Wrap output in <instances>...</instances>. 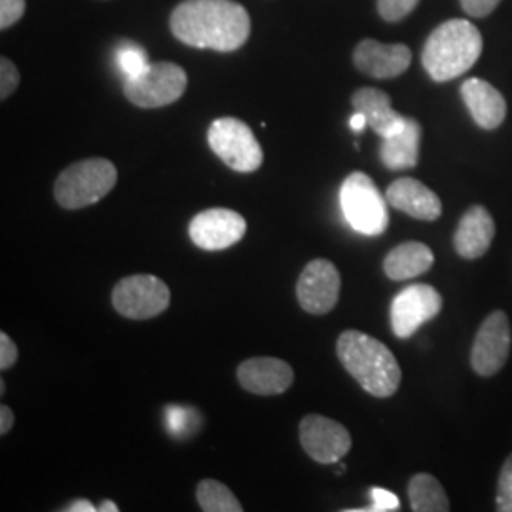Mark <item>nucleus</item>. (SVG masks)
<instances>
[{
    "instance_id": "1",
    "label": "nucleus",
    "mask_w": 512,
    "mask_h": 512,
    "mask_svg": "<svg viewBox=\"0 0 512 512\" xmlns=\"http://www.w3.org/2000/svg\"><path fill=\"white\" fill-rule=\"evenodd\" d=\"M169 27L186 46L236 52L251 37V16L236 0H183Z\"/></svg>"
},
{
    "instance_id": "2",
    "label": "nucleus",
    "mask_w": 512,
    "mask_h": 512,
    "mask_svg": "<svg viewBox=\"0 0 512 512\" xmlns=\"http://www.w3.org/2000/svg\"><path fill=\"white\" fill-rule=\"evenodd\" d=\"M336 353L353 380L372 397L387 399L397 393L403 372L391 349L359 330L340 334Z\"/></svg>"
},
{
    "instance_id": "3",
    "label": "nucleus",
    "mask_w": 512,
    "mask_h": 512,
    "mask_svg": "<svg viewBox=\"0 0 512 512\" xmlns=\"http://www.w3.org/2000/svg\"><path fill=\"white\" fill-rule=\"evenodd\" d=\"M482 54V35L471 21L450 19L439 25L423 46L421 63L435 82L467 73Z\"/></svg>"
},
{
    "instance_id": "4",
    "label": "nucleus",
    "mask_w": 512,
    "mask_h": 512,
    "mask_svg": "<svg viewBox=\"0 0 512 512\" xmlns=\"http://www.w3.org/2000/svg\"><path fill=\"white\" fill-rule=\"evenodd\" d=\"M118 181L116 165L105 158H90L69 165L55 181L54 194L63 209H82L101 202Z\"/></svg>"
},
{
    "instance_id": "5",
    "label": "nucleus",
    "mask_w": 512,
    "mask_h": 512,
    "mask_svg": "<svg viewBox=\"0 0 512 512\" xmlns=\"http://www.w3.org/2000/svg\"><path fill=\"white\" fill-rule=\"evenodd\" d=\"M340 207L349 226L365 236H380L389 226L387 200L376 183L361 171L351 173L340 188Z\"/></svg>"
},
{
    "instance_id": "6",
    "label": "nucleus",
    "mask_w": 512,
    "mask_h": 512,
    "mask_svg": "<svg viewBox=\"0 0 512 512\" xmlns=\"http://www.w3.org/2000/svg\"><path fill=\"white\" fill-rule=\"evenodd\" d=\"M186 86L188 76L183 67L160 61L150 63L147 71L137 78H128L124 82V95L139 109H162L179 101L186 92Z\"/></svg>"
},
{
    "instance_id": "7",
    "label": "nucleus",
    "mask_w": 512,
    "mask_h": 512,
    "mask_svg": "<svg viewBox=\"0 0 512 512\" xmlns=\"http://www.w3.org/2000/svg\"><path fill=\"white\" fill-rule=\"evenodd\" d=\"M207 141L220 160L238 173H253L264 162L253 129L239 118L215 120L207 131Z\"/></svg>"
},
{
    "instance_id": "8",
    "label": "nucleus",
    "mask_w": 512,
    "mask_h": 512,
    "mask_svg": "<svg viewBox=\"0 0 512 512\" xmlns=\"http://www.w3.org/2000/svg\"><path fill=\"white\" fill-rule=\"evenodd\" d=\"M169 302V287L156 275H129L120 279L112 291L114 310L133 321L158 317L169 308Z\"/></svg>"
},
{
    "instance_id": "9",
    "label": "nucleus",
    "mask_w": 512,
    "mask_h": 512,
    "mask_svg": "<svg viewBox=\"0 0 512 512\" xmlns=\"http://www.w3.org/2000/svg\"><path fill=\"white\" fill-rule=\"evenodd\" d=\"M511 323L505 311H492L476 332L471 365L478 376L490 378L507 365L511 355Z\"/></svg>"
},
{
    "instance_id": "10",
    "label": "nucleus",
    "mask_w": 512,
    "mask_h": 512,
    "mask_svg": "<svg viewBox=\"0 0 512 512\" xmlns=\"http://www.w3.org/2000/svg\"><path fill=\"white\" fill-rule=\"evenodd\" d=\"M342 289L338 268L327 258H315L302 270L296 283V296L302 310L325 315L336 308Z\"/></svg>"
},
{
    "instance_id": "11",
    "label": "nucleus",
    "mask_w": 512,
    "mask_h": 512,
    "mask_svg": "<svg viewBox=\"0 0 512 512\" xmlns=\"http://www.w3.org/2000/svg\"><path fill=\"white\" fill-rule=\"evenodd\" d=\"M442 310V296L431 285H410L391 302V329L397 338H410L421 325L435 319Z\"/></svg>"
},
{
    "instance_id": "12",
    "label": "nucleus",
    "mask_w": 512,
    "mask_h": 512,
    "mask_svg": "<svg viewBox=\"0 0 512 512\" xmlns=\"http://www.w3.org/2000/svg\"><path fill=\"white\" fill-rule=\"evenodd\" d=\"M300 444L313 461L338 463L351 450V435L338 421L321 414H308L300 421Z\"/></svg>"
},
{
    "instance_id": "13",
    "label": "nucleus",
    "mask_w": 512,
    "mask_h": 512,
    "mask_svg": "<svg viewBox=\"0 0 512 512\" xmlns=\"http://www.w3.org/2000/svg\"><path fill=\"white\" fill-rule=\"evenodd\" d=\"M247 232L245 219L232 209H207L198 213L190 226V239L203 251H224L236 245Z\"/></svg>"
},
{
    "instance_id": "14",
    "label": "nucleus",
    "mask_w": 512,
    "mask_h": 512,
    "mask_svg": "<svg viewBox=\"0 0 512 512\" xmlns=\"http://www.w3.org/2000/svg\"><path fill=\"white\" fill-rule=\"evenodd\" d=\"M353 63L366 76L389 80L408 71L412 63V52L404 44H382L378 40L366 38L355 46Z\"/></svg>"
},
{
    "instance_id": "15",
    "label": "nucleus",
    "mask_w": 512,
    "mask_h": 512,
    "mask_svg": "<svg viewBox=\"0 0 512 512\" xmlns=\"http://www.w3.org/2000/svg\"><path fill=\"white\" fill-rule=\"evenodd\" d=\"M238 382L253 395H281L293 385V366L275 357H253L238 366Z\"/></svg>"
},
{
    "instance_id": "16",
    "label": "nucleus",
    "mask_w": 512,
    "mask_h": 512,
    "mask_svg": "<svg viewBox=\"0 0 512 512\" xmlns=\"http://www.w3.org/2000/svg\"><path fill=\"white\" fill-rule=\"evenodd\" d=\"M385 200L403 211L408 217L418 220H437L442 215V202L439 196L421 181L403 177L387 186Z\"/></svg>"
},
{
    "instance_id": "17",
    "label": "nucleus",
    "mask_w": 512,
    "mask_h": 512,
    "mask_svg": "<svg viewBox=\"0 0 512 512\" xmlns=\"http://www.w3.org/2000/svg\"><path fill=\"white\" fill-rule=\"evenodd\" d=\"M461 97L478 128L490 131L505 122L507 101L490 82L480 78L465 80L461 86Z\"/></svg>"
},
{
    "instance_id": "18",
    "label": "nucleus",
    "mask_w": 512,
    "mask_h": 512,
    "mask_svg": "<svg viewBox=\"0 0 512 512\" xmlns=\"http://www.w3.org/2000/svg\"><path fill=\"white\" fill-rule=\"evenodd\" d=\"M351 105L355 112L365 116L368 128H372L382 139L401 133L406 126L403 114L391 107V97L378 88L357 90L351 97Z\"/></svg>"
},
{
    "instance_id": "19",
    "label": "nucleus",
    "mask_w": 512,
    "mask_h": 512,
    "mask_svg": "<svg viewBox=\"0 0 512 512\" xmlns=\"http://www.w3.org/2000/svg\"><path fill=\"white\" fill-rule=\"evenodd\" d=\"M495 238V222L486 207L473 205L461 220L454 236V247L461 258L476 260L486 255Z\"/></svg>"
},
{
    "instance_id": "20",
    "label": "nucleus",
    "mask_w": 512,
    "mask_h": 512,
    "mask_svg": "<svg viewBox=\"0 0 512 512\" xmlns=\"http://www.w3.org/2000/svg\"><path fill=\"white\" fill-rule=\"evenodd\" d=\"M435 255L420 241H406L391 249L384 260V272L393 281H406L433 268Z\"/></svg>"
},
{
    "instance_id": "21",
    "label": "nucleus",
    "mask_w": 512,
    "mask_h": 512,
    "mask_svg": "<svg viewBox=\"0 0 512 512\" xmlns=\"http://www.w3.org/2000/svg\"><path fill=\"white\" fill-rule=\"evenodd\" d=\"M421 126L414 118H406V126L401 133L385 137L380 145V160L391 169H412L420 162Z\"/></svg>"
},
{
    "instance_id": "22",
    "label": "nucleus",
    "mask_w": 512,
    "mask_h": 512,
    "mask_svg": "<svg viewBox=\"0 0 512 512\" xmlns=\"http://www.w3.org/2000/svg\"><path fill=\"white\" fill-rule=\"evenodd\" d=\"M408 499L414 512H448L450 499L439 480L429 473L414 475L408 482Z\"/></svg>"
},
{
    "instance_id": "23",
    "label": "nucleus",
    "mask_w": 512,
    "mask_h": 512,
    "mask_svg": "<svg viewBox=\"0 0 512 512\" xmlns=\"http://www.w3.org/2000/svg\"><path fill=\"white\" fill-rule=\"evenodd\" d=\"M196 499L205 512H241L238 497L219 480L205 478L196 488Z\"/></svg>"
},
{
    "instance_id": "24",
    "label": "nucleus",
    "mask_w": 512,
    "mask_h": 512,
    "mask_svg": "<svg viewBox=\"0 0 512 512\" xmlns=\"http://www.w3.org/2000/svg\"><path fill=\"white\" fill-rule=\"evenodd\" d=\"M116 65H118V69L122 73L126 74V80L128 78H137L139 74L145 73L148 67H150L147 50L141 48L135 42L122 44L116 50Z\"/></svg>"
},
{
    "instance_id": "25",
    "label": "nucleus",
    "mask_w": 512,
    "mask_h": 512,
    "mask_svg": "<svg viewBox=\"0 0 512 512\" xmlns=\"http://www.w3.org/2000/svg\"><path fill=\"white\" fill-rule=\"evenodd\" d=\"M495 509L499 512H512V454L505 459L499 473Z\"/></svg>"
},
{
    "instance_id": "26",
    "label": "nucleus",
    "mask_w": 512,
    "mask_h": 512,
    "mask_svg": "<svg viewBox=\"0 0 512 512\" xmlns=\"http://www.w3.org/2000/svg\"><path fill=\"white\" fill-rule=\"evenodd\" d=\"M418 4L420 0H378L376 8L382 19L389 23H397L406 16H410Z\"/></svg>"
},
{
    "instance_id": "27",
    "label": "nucleus",
    "mask_w": 512,
    "mask_h": 512,
    "mask_svg": "<svg viewBox=\"0 0 512 512\" xmlns=\"http://www.w3.org/2000/svg\"><path fill=\"white\" fill-rule=\"evenodd\" d=\"M21 76H19L18 67L8 59H0V99L6 101L12 93L18 90Z\"/></svg>"
},
{
    "instance_id": "28",
    "label": "nucleus",
    "mask_w": 512,
    "mask_h": 512,
    "mask_svg": "<svg viewBox=\"0 0 512 512\" xmlns=\"http://www.w3.org/2000/svg\"><path fill=\"white\" fill-rule=\"evenodd\" d=\"M25 0H0V29L6 31L16 25L25 14Z\"/></svg>"
},
{
    "instance_id": "29",
    "label": "nucleus",
    "mask_w": 512,
    "mask_h": 512,
    "mask_svg": "<svg viewBox=\"0 0 512 512\" xmlns=\"http://www.w3.org/2000/svg\"><path fill=\"white\" fill-rule=\"evenodd\" d=\"M372 495V507H368V512H391L399 511L401 509V501L399 497L391 492H387L384 488H372L370 490Z\"/></svg>"
},
{
    "instance_id": "30",
    "label": "nucleus",
    "mask_w": 512,
    "mask_h": 512,
    "mask_svg": "<svg viewBox=\"0 0 512 512\" xmlns=\"http://www.w3.org/2000/svg\"><path fill=\"white\" fill-rule=\"evenodd\" d=\"M461 8L467 16L473 18H488L495 8L499 6L501 0H459Z\"/></svg>"
},
{
    "instance_id": "31",
    "label": "nucleus",
    "mask_w": 512,
    "mask_h": 512,
    "mask_svg": "<svg viewBox=\"0 0 512 512\" xmlns=\"http://www.w3.org/2000/svg\"><path fill=\"white\" fill-rule=\"evenodd\" d=\"M18 346L6 332H0V370H8L18 363Z\"/></svg>"
},
{
    "instance_id": "32",
    "label": "nucleus",
    "mask_w": 512,
    "mask_h": 512,
    "mask_svg": "<svg viewBox=\"0 0 512 512\" xmlns=\"http://www.w3.org/2000/svg\"><path fill=\"white\" fill-rule=\"evenodd\" d=\"M14 427V412L10 406H0V435H8Z\"/></svg>"
},
{
    "instance_id": "33",
    "label": "nucleus",
    "mask_w": 512,
    "mask_h": 512,
    "mask_svg": "<svg viewBox=\"0 0 512 512\" xmlns=\"http://www.w3.org/2000/svg\"><path fill=\"white\" fill-rule=\"evenodd\" d=\"M188 418V412H184L181 408H173V412L169 414V427L173 429V433H179V431H186L184 429V420Z\"/></svg>"
},
{
    "instance_id": "34",
    "label": "nucleus",
    "mask_w": 512,
    "mask_h": 512,
    "mask_svg": "<svg viewBox=\"0 0 512 512\" xmlns=\"http://www.w3.org/2000/svg\"><path fill=\"white\" fill-rule=\"evenodd\" d=\"M63 511L67 512H97L99 509L93 505L92 501H88V499H76V501H71Z\"/></svg>"
},
{
    "instance_id": "35",
    "label": "nucleus",
    "mask_w": 512,
    "mask_h": 512,
    "mask_svg": "<svg viewBox=\"0 0 512 512\" xmlns=\"http://www.w3.org/2000/svg\"><path fill=\"white\" fill-rule=\"evenodd\" d=\"M349 126H351L353 131L361 133V131H363V129H365L368 124H366V118L363 116V114H361V112H355V114L351 116V120H349Z\"/></svg>"
},
{
    "instance_id": "36",
    "label": "nucleus",
    "mask_w": 512,
    "mask_h": 512,
    "mask_svg": "<svg viewBox=\"0 0 512 512\" xmlns=\"http://www.w3.org/2000/svg\"><path fill=\"white\" fill-rule=\"evenodd\" d=\"M97 509H99V512H118V505L114 501L105 499V501H101V505Z\"/></svg>"
},
{
    "instance_id": "37",
    "label": "nucleus",
    "mask_w": 512,
    "mask_h": 512,
    "mask_svg": "<svg viewBox=\"0 0 512 512\" xmlns=\"http://www.w3.org/2000/svg\"><path fill=\"white\" fill-rule=\"evenodd\" d=\"M4 391H6V385H4V382H2V380H0V393H2V395H4Z\"/></svg>"
}]
</instances>
